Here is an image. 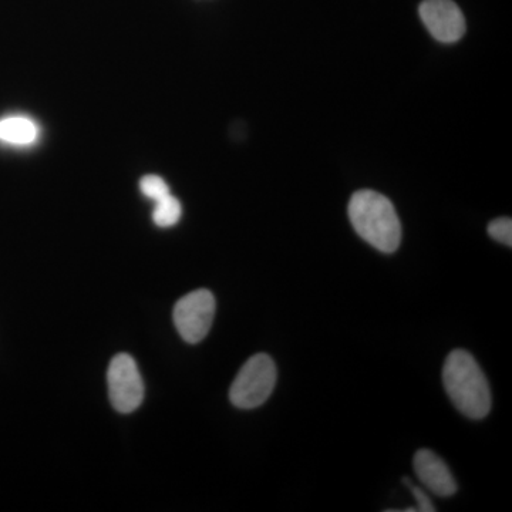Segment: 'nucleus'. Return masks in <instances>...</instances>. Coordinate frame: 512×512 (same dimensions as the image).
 Here are the masks:
<instances>
[{"instance_id":"obj_1","label":"nucleus","mask_w":512,"mask_h":512,"mask_svg":"<svg viewBox=\"0 0 512 512\" xmlns=\"http://www.w3.org/2000/svg\"><path fill=\"white\" fill-rule=\"evenodd\" d=\"M349 218L359 237L384 254L402 242V224L389 198L372 190L357 191L349 202Z\"/></svg>"},{"instance_id":"obj_2","label":"nucleus","mask_w":512,"mask_h":512,"mask_svg":"<svg viewBox=\"0 0 512 512\" xmlns=\"http://www.w3.org/2000/svg\"><path fill=\"white\" fill-rule=\"evenodd\" d=\"M443 383L458 412L481 420L491 410V390L477 360L466 350H453L443 367Z\"/></svg>"},{"instance_id":"obj_3","label":"nucleus","mask_w":512,"mask_h":512,"mask_svg":"<svg viewBox=\"0 0 512 512\" xmlns=\"http://www.w3.org/2000/svg\"><path fill=\"white\" fill-rule=\"evenodd\" d=\"M276 376V366L271 357L265 353L252 356L235 377L229 399L238 409L262 406L274 392Z\"/></svg>"},{"instance_id":"obj_4","label":"nucleus","mask_w":512,"mask_h":512,"mask_svg":"<svg viewBox=\"0 0 512 512\" xmlns=\"http://www.w3.org/2000/svg\"><path fill=\"white\" fill-rule=\"evenodd\" d=\"M215 316V298L207 289L185 295L174 308V323L185 342L200 343L210 332Z\"/></svg>"},{"instance_id":"obj_5","label":"nucleus","mask_w":512,"mask_h":512,"mask_svg":"<svg viewBox=\"0 0 512 512\" xmlns=\"http://www.w3.org/2000/svg\"><path fill=\"white\" fill-rule=\"evenodd\" d=\"M110 400L120 413H133L144 399V383L136 360L126 353L114 356L107 373Z\"/></svg>"},{"instance_id":"obj_6","label":"nucleus","mask_w":512,"mask_h":512,"mask_svg":"<svg viewBox=\"0 0 512 512\" xmlns=\"http://www.w3.org/2000/svg\"><path fill=\"white\" fill-rule=\"evenodd\" d=\"M419 12L427 30L441 43L458 42L466 33V19L453 0H424Z\"/></svg>"},{"instance_id":"obj_7","label":"nucleus","mask_w":512,"mask_h":512,"mask_svg":"<svg viewBox=\"0 0 512 512\" xmlns=\"http://www.w3.org/2000/svg\"><path fill=\"white\" fill-rule=\"evenodd\" d=\"M414 471L420 483L439 497H451L457 493V481L443 458L427 448L417 451L413 460Z\"/></svg>"},{"instance_id":"obj_8","label":"nucleus","mask_w":512,"mask_h":512,"mask_svg":"<svg viewBox=\"0 0 512 512\" xmlns=\"http://www.w3.org/2000/svg\"><path fill=\"white\" fill-rule=\"evenodd\" d=\"M39 136V127L28 117L13 116L0 120V141L12 146H29Z\"/></svg>"},{"instance_id":"obj_9","label":"nucleus","mask_w":512,"mask_h":512,"mask_svg":"<svg viewBox=\"0 0 512 512\" xmlns=\"http://www.w3.org/2000/svg\"><path fill=\"white\" fill-rule=\"evenodd\" d=\"M181 215H183V207H181L180 201L170 194L156 202L153 220L157 227L170 228L180 221Z\"/></svg>"},{"instance_id":"obj_10","label":"nucleus","mask_w":512,"mask_h":512,"mask_svg":"<svg viewBox=\"0 0 512 512\" xmlns=\"http://www.w3.org/2000/svg\"><path fill=\"white\" fill-rule=\"evenodd\" d=\"M140 190L147 198L156 202L171 194L167 183L158 175H146L141 180Z\"/></svg>"},{"instance_id":"obj_11","label":"nucleus","mask_w":512,"mask_h":512,"mask_svg":"<svg viewBox=\"0 0 512 512\" xmlns=\"http://www.w3.org/2000/svg\"><path fill=\"white\" fill-rule=\"evenodd\" d=\"M488 234L495 241L511 247L512 245V221L511 218H498L488 225Z\"/></svg>"},{"instance_id":"obj_12","label":"nucleus","mask_w":512,"mask_h":512,"mask_svg":"<svg viewBox=\"0 0 512 512\" xmlns=\"http://www.w3.org/2000/svg\"><path fill=\"white\" fill-rule=\"evenodd\" d=\"M404 483H406L407 487H409L410 491H412L413 497L416 498L417 507L414 508L416 512L436 511V508H434L433 503H431L429 495L424 493V491L421 490V488L416 487V485H413L412 481H410L409 478H406V480H404Z\"/></svg>"}]
</instances>
